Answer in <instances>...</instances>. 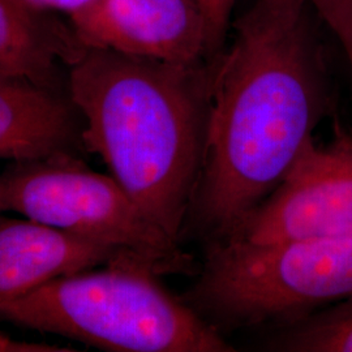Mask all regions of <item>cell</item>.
Instances as JSON below:
<instances>
[{
  "label": "cell",
  "mask_w": 352,
  "mask_h": 352,
  "mask_svg": "<svg viewBox=\"0 0 352 352\" xmlns=\"http://www.w3.org/2000/svg\"><path fill=\"white\" fill-rule=\"evenodd\" d=\"M0 209L110 247L122 263L158 276L193 269L192 257L151 223L111 175L37 161L0 184Z\"/></svg>",
  "instance_id": "cell-5"
},
{
  "label": "cell",
  "mask_w": 352,
  "mask_h": 352,
  "mask_svg": "<svg viewBox=\"0 0 352 352\" xmlns=\"http://www.w3.org/2000/svg\"><path fill=\"white\" fill-rule=\"evenodd\" d=\"M205 17L208 47L212 59L225 49L232 13L238 0H199Z\"/></svg>",
  "instance_id": "cell-13"
},
{
  "label": "cell",
  "mask_w": 352,
  "mask_h": 352,
  "mask_svg": "<svg viewBox=\"0 0 352 352\" xmlns=\"http://www.w3.org/2000/svg\"><path fill=\"white\" fill-rule=\"evenodd\" d=\"M85 47L168 63H213L199 0H97L68 17Z\"/></svg>",
  "instance_id": "cell-7"
},
{
  "label": "cell",
  "mask_w": 352,
  "mask_h": 352,
  "mask_svg": "<svg viewBox=\"0 0 352 352\" xmlns=\"http://www.w3.org/2000/svg\"><path fill=\"white\" fill-rule=\"evenodd\" d=\"M352 239V132L311 141L277 189L226 240ZM219 243V241H218Z\"/></svg>",
  "instance_id": "cell-6"
},
{
  "label": "cell",
  "mask_w": 352,
  "mask_h": 352,
  "mask_svg": "<svg viewBox=\"0 0 352 352\" xmlns=\"http://www.w3.org/2000/svg\"><path fill=\"white\" fill-rule=\"evenodd\" d=\"M78 118L68 93L0 72V158L37 162L62 155L77 139Z\"/></svg>",
  "instance_id": "cell-9"
},
{
  "label": "cell",
  "mask_w": 352,
  "mask_h": 352,
  "mask_svg": "<svg viewBox=\"0 0 352 352\" xmlns=\"http://www.w3.org/2000/svg\"><path fill=\"white\" fill-rule=\"evenodd\" d=\"M311 10L309 0H251L215 59L188 218L212 244L228 239L277 189L331 109Z\"/></svg>",
  "instance_id": "cell-1"
},
{
  "label": "cell",
  "mask_w": 352,
  "mask_h": 352,
  "mask_svg": "<svg viewBox=\"0 0 352 352\" xmlns=\"http://www.w3.org/2000/svg\"><path fill=\"white\" fill-rule=\"evenodd\" d=\"M214 64L85 47L67 74L84 142L151 223L179 244L204 168Z\"/></svg>",
  "instance_id": "cell-2"
},
{
  "label": "cell",
  "mask_w": 352,
  "mask_h": 352,
  "mask_svg": "<svg viewBox=\"0 0 352 352\" xmlns=\"http://www.w3.org/2000/svg\"><path fill=\"white\" fill-rule=\"evenodd\" d=\"M122 263L110 247L30 219L0 223V307L56 278Z\"/></svg>",
  "instance_id": "cell-8"
},
{
  "label": "cell",
  "mask_w": 352,
  "mask_h": 352,
  "mask_svg": "<svg viewBox=\"0 0 352 352\" xmlns=\"http://www.w3.org/2000/svg\"><path fill=\"white\" fill-rule=\"evenodd\" d=\"M84 49L58 13L25 0H0V72L60 90V65L69 68Z\"/></svg>",
  "instance_id": "cell-10"
},
{
  "label": "cell",
  "mask_w": 352,
  "mask_h": 352,
  "mask_svg": "<svg viewBox=\"0 0 352 352\" xmlns=\"http://www.w3.org/2000/svg\"><path fill=\"white\" fill-rule=\"evenodd\" d=\"M151 269L111 263L56 278L0 307L14 324L113 352H232L221 330Z\"/></svg>",
  "instance_id": "cell-3"
},
{
  "label": "cell",
  "mask_w": 352,
  "mask_h": 352,
  "mask_svg": "<svg viewBox=\"0 0 352 352\" xmlns=\"http://www.w3.org/2000/svg\"><path fill=\"white\" fill-rule=\"evenodd\" d=\"M267 347L276 351L352 352V298L286 325Z\"/></svg>",
  "instance_id": "cell-11"
},
{
  "label": "cell",
  "mask_w": 352,
  "mask_h": 352,
  "mask_svg": "<svg viewBox=\"0 0 352 352\" xmlns=\"http://www.w3.org/2000/svg\"><path fill=\"white\" fill-rule=\"evenodd\" d=\"M30 6L41 11L51 13H64L68 17L82 11L97 0H25Z\"/></svg>",
  "instance_id": "cell-14"
},
{
  "label": "cell",
  "mask_w": 352,
  "mask_h": 352,
  "mask_svg": "<svg viewBox=\"0 0 352 352\" xmlns=\"http://www.w3.org/2000/svg\"><path fill=\"white\" fill-rule=\"evenodd\" d=\"M309 6L338 42L352 80V0H309Z\"/></svg>",
  "instance_id": "cell-12"
},
{
  "label": "cell",
  "mask_w": 352,
  "mask_h": 352,
  "mask_svg": "<svg viewBox=\"0 0 352 352\" xmlns=\"http://www.w3.org/2000/svg\"><path fill=\"white\" fill-rule=\"evenodd\" d=\"M352 298V239L223 240L210 244L184 296L222 327H286Z\"/></svg>",
  "instance_id": "cell-4"
}]
</instances>
